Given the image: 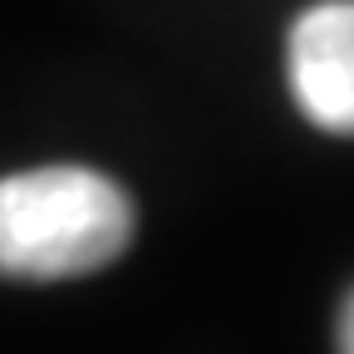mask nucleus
Listing matches in <instances>:
<instances>
[{"instance_id":"obj_2","label":"nucleus","mask_w":354,"mask_h":354,"mask_svg":"<svg viewBox=\"0 0 354 354\" xmlns=\"http://www.w3.org/2000/svg\"><path fill=\"white\" fill-rule=\"evenodd\" d=\"M286 74L315 128L354 133V0H320L290 25Z\"/></svg>"},{"instance_id":"obj_1","label":"nucleus","mask_w":354,"mask_h":354,"mask_svg":"<svg viewBox=\"0 0 354 354\" xmlns=\"http://www.w3.org/2000/svg\"><path fill=\"white\" fill-rule=\"evenodd\" d=\"M133 241V202L94 167H35L0 177V276L69 281L104 271Z\"/></svg>"},{"instance_id":"obj_3","label":"nucleus","mask_w":354,"mask_h":354,"mask_svg":"<svg viewBox=\"0 0 354 354\" xmlns=\"http://www.w3.org/2000/svg\"><path fill=\"white\" fill-rule=\"evenodd\" d=\"M335 344H339V354H354V290H349V300H344V310H339Z\"/></svg>"}]
</instances>
